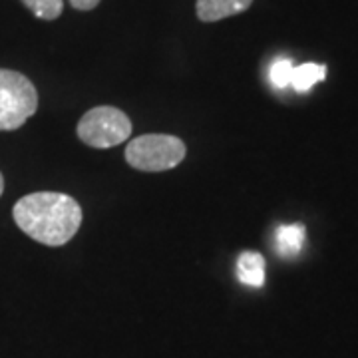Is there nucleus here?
I'll use <instances>...</instances> for the list:
<instances>
[{
    "instance_id": "nucleus-1",
    "label": "nucleus",
    "mask_w": 358,
    "mask_h": 358,
    "mask_svg": "<svg viewBox=\"0 0 358 358\" xmlns=\"http://www.w3.org/2000/svg\"><path fill=\"white\" fill-rule=\"evenodd\" d=\"M13 217L30 239L48 247H60L80 229L82 207L68 193L38 192L18 199Z\"/></svg>"
},
{
    "instance_id": "nucleus-2",
    "label": "nucleus",
    "mask_w": 358,
    "mask_h": 358,
    "mask_svg": "<svg viewBox=\"0 0 358 358\" xmlns=\"http://www.w3.org/2000/svg\"><path fill=\"white\" fill-rule=\"evenodd\" d=\"M185 143L176 136L148 134L131 140L126 148V162L134 169L155 173L178 167L185 157Z\"/></svg>"
},
{
    "instance_id": "nucleus-3",
    "label": "nucleus",
    "mask_w": 358,
    "mask_h": 358,
    "mask_svg": "<svg viewBox=\"0 0 358 358\" xmlns=\"http://www.w3.org/2000/svg\"><path fill=\"white\" fill-rule=\"evenodd\" d=\"M38 94L34 84L20 72L0 70V131L24 126L36 114Z\"/></svg>"
},
{
    "instance_id": "nucleus-4",
    "label": "nucleus",
    "mask_w": 358,
    "mask_h": 358,
    "mask_svg": "<svg viewBox=\"0 0 358 358\" xmlns=\"http://www.w3.org/2000/svg\"><path fill=\"white\" fill-rule=\"evenodd\" d=\"M131 120L122 110L112 106L92 108L78 122V138L90 148H115L129 140Z\"/></svg>"
},
{
    "instance_id": "nucleus-5",
    "label": "nucleus",
    "mask_w": 358,
    "mask_h": 358,
    "mask_svg": "<svg viewBox=\"0 0 358 358\" xmlns=\"http://www.w3.org/2000/svg\"><path fill=\"white\" fill-rule=\"evenodd\" d=\"M253 0H197L195 10L199 20L203 22H217L235 14L245 13Z\"/></svg>"
},
{
    "instance_id": "nucleus-6",
    "label": "nucleus",
    "mask_w": 358,
    "mask_h": 358,
    "mask_svg": "<svg viewBox=\"0 0 358 358\" xmlns=\"http://www.w3.org/2000/svg\"><path fill=\"white\" fill-rule=\"evenodd\" d=\"M237 277L249 287H261L265 282V259L255 251H245L237 259Z\"/></svg>"
},
{
    "instance_id": "nucleus-7",
    "label": "nucleus",
    "mask_w": 358,
    "mask_h": 358,
    "mask_svg": "<svg viewBox=\"0 0 358 358\" xmlns=\"http://www.w3.org/2000/svg\"><path fill=\"white\" fill-rule=\"evenodd\" d=\"M275 245L282 257H293L301 253V249L305 245V227L299 223L281 225L275 233Z\"/></svg>"
},
{
    "instance_id": "nucleus-8",
    "label": "nucleus",
    "mask_w": 358,
    "mask_h": 358,
    "mask_svg": "<svg viewBox=\"0 0 358 358\" xmlns=\"http://www.w3.org/2000/svg\"><path fill=\"white\" fill-rule=\"evenodd\" d=\"M327 76V68L320 64H301L296 66L293 70V78H291V86H293L296 92H307L310 90L317 82L324 80Z\"/></svg>"
},
{
    "instance_id": "nucleus-9",
    "label": "nucleus",
    "mask_w": 358,
    "mask_h": 358,
    "mask_svg": "<svg viewBox=\"0 0 358 358\" xmlns=\"http://www.w3.org/2000/svg\"><path fill=\"white\" fill-rule=\"evenodd\" d=\"M22 4L42 20H56L64 10V0H22Z\"/></svg>"
},
{
    "instance_id": "nucleus-10",
    "label": "nucleus",
    "mask_w": 358,
    "mask_h": 358,
    "mask_svg": "<svg viewBox=\"0 0 358 358\" xmlns=\"http://www.w3.org/2000/svg\"><path fill=\"white\" fill-rule=\"evenodd\" d=\"M293 70H294L293 62H291V60H287V58H281V60L273 62L271 70H268L271 84H273L275 88H281V90L287 88V86H291Z\"/></svg>"
},
{
    "instance_id": "nucleus-11",
    "label": "nucleus",
    "mask_w": 358,
    "mask_h": 358,
    "mask_svg": "<svg viewBox=\"0 0 358 358\" xmlns=\"http://www.w3.org/2000/svg\"><path fill=\"white\" fill-rule=\"evenodd\" d=\"M76 10H94L98 4H100V0H68Z\"/></svg>"
},
{
    "instance_id": "nucleus-12",
    "label": "nucleus",
    "mask_w": 358,
    "mask_h": 358,
    "mask_svg": "<svg viewBox=\"0 0 358 358\" xmlns=\"http://www.w3.org/2000/svg\"><path fill=\"white\" fill-rule=\"evenodd\" d=\"M4 192V178H2V173H0V195Z\"/></svg>"
}]
</instances>
